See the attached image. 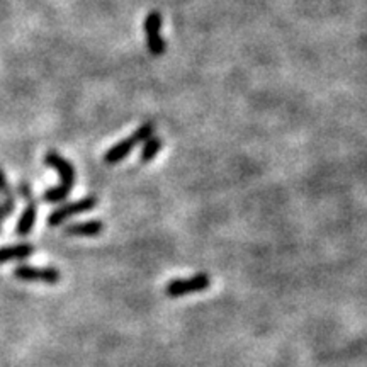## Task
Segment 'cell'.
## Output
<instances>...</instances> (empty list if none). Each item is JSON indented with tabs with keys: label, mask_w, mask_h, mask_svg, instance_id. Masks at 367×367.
Returning a JSON list of instances; mask_svg holds the SVG:
<instances>
[{
	"label": "cell",
	"mask_w": 367,
	"mask_h": 367,
	"mask_svg": "<svg viewBox=\"0 0 367 367\" xmlns=\"http://www.w3.org/2000/svg\"><path fill=\"white\" fill-rule=\"evenodd\" d=\"M0 232H2V223H0Z\"/></svg>",
	"instance_id": "cell-13"
},
{
	"label": "cell",
	"mask_w": 367,
	"mask_h": 367,
	"mask_svg": "<svg viewBox=\"0 0 367 367\" xmlns=\"http://www.w3.org/2000/svg\"><path fill=\"white\" fill-rule=\"evenodd\" d=\"M19 194L26 199V209L22 211L19 221H17L16 232L19 236H28L29 233L32 232L36 223V216H38V201L32 196V189L31 184L26 182V180H21L19 182Z\"/></svg>",
	"instance_id": "cell-4"
},
{
	"label": "cell",
	"mask_w": 367,
	"mask_h": 367,
	"mask_svg": "<svg viewBox=\"0 0 367 367\" xmlns=\"http://www.w3.org/2000/svg\"><path fill=\"white\" fill-rule=\"evenodd\" d=\"M99 199L94 196H87V198L79 199V201H73L68 204H63V206L57 207L53 213L48 216V225L50 226H60L63 221H66L68 218L75 216V214L85 213V211H91L97 206Z\"/></svg>",
	"instance_id": "cell-6"
},
{
	"label": "cell",
	"mask_w": 367,
	"mask_h": 367,
	"mask_svg": "<svg viewBox=\"0 0 367 367\" xmlns=\"http://www.w3.org/2000/svg\"><path fill=\"white\" fill-rule=\"evenodd\" d=\"M65 232L73 236H97L104 232V223L99 220L84 221V223H73L66 226Z\"/></svg>",
	"instance_id": "cell-9"
},
{
	"label": "cell",
	"mask_w": 367,
	"mask_h": 367,
	"mask_svg": "<svg viewBox=\"0 0 367 367\" xmlns=\"http://www.w3.org/2000/svg\"><path fill=\"white\" fill-rule=\"evenodd\" d=\"M0 196L3 198V214H6V218L10 216L16 211V198H14V192L10 191V185L7 182L6 173H3L2 169H0Z\"/></svg>",
	"instance_id": "cell-10"
},
{
	"label": "cell",
	"mask_w": 367,
	"mask_h": 367,
	"mask_svg": "<svg viewBox=\"0 0 367 367\" xmlns=\"http://www.w3.org/2000/svg\"><path fill=\"white\" fill-rule=\"evenodd\" d=\"M153 135H155V122L151 121L144 122V124L140 126L136 131H133L128 138L113 144V147L106 151V155H104V163H107V165H116V163L124 160V158L135 150V147H138L140 143H144Z\"/></svg>",
	"instance_id": "cell-2"
},
{
	"label": "cell",
	"mask_w": 367,
	"mask_h": 367,
	"mask_svg": "<svg viewBox=\"0 0 367 367\" xmlns=\"http://www.w3.org/2000/svg\"><path fill=\"white\" fill-rule=\"evenodd\" d=\"M162 26L163 17L158 10H151V12H148V16L144 17L143 31L144 39H147V48L155 58L162 57L167 51V41L162 35Z\"/></svg>",
	"instance_id": "cell-3"
},
{
	"label": "cell",
	"mask_w": 367,
	"mask_h": 367,
	"mask_svg": "<svg viewBox=\"0 0 367 367\" xmlns=\"http://www.w3.org/2000/svg\"><path fill=\"white\" fill-rule=\"evenodd\" d=\"M14 277H17L19 281H29V283L57 284L62 279V274L55 267L19 265L14 269Z\"/></svg>",
	"instance_id": "cell-7"
},
{
	"label": "cell",
	"mask_w": 367,
	"mask_h": 367,
	"mask_svg": "<svg viewBox=\"0 0 367 367\" xmlns=\"http://www.w3.org/2000/svg\"><path fill=\"white\" fill-rule=\"evenodd\" d=\"M3 220H6V214H3L2 204H0V223H3Z\"/></svg>",
	"instance_id": "cell-12"
},
{
	"label": "cell",
	"mask_w": 367,
	"mask_h": 367,
	"mask_svg": "<svg viewBox=\"0 0 367 367\" xmlns=\"http://www.w3.org/2000/svg\"><path fill=\"white\" fill-rule=\"evenodd\" d=\"M211 285V277L207 274L199 272L185 279H172L165 285V294L169 298H180V296L192 294V292L206 291Z\"/></svg>",
	"instance_id": "cell-5"
},
{
	"label": "cell",
	"mask_w": 367,
	"mask_h": 367,
	"mask_svg": "<svg viewBox=\"0 0 367 367\" xmlns=\"http://www.w3.org/2000/svg\"><path fill=\"white\" fill-rule=\"evenodd\" d=\"M35 245L31 243H17L9 245V247L0 248V264H7L12 261H24L35 254Z\"/></svg>",
	"instance_id": "cell-8"
},
{
	"label": "cell",
	"mask_w": 367,
	"mask_h": 367,
	"mask_svg": "<svg viewBox=\"0 0 367 367\" xmlns=\"http://www.w3.org/2000/svg\"><path fill=\"white\" fill-rule=\"evenodd\" d=\"M44 163H46L50 169L57 170L58 176H60V185L57 187H50L44 191L43 199L46 203H60L63 199H66L72 192L73 184H75V169H73L72 162L66 160L65 157H62L58 151L50 150L44 155Z\"/></svg>",
	"instance_id": "cell-1"
},
{
	"label": "cell",
	"mask_w": 367,
	"mask_h": 367,
	"mask_svg": "<svg viewBox=\"0 0 367 367\" xmlns=\"http://www.w3.org/2000/svg\"><path fill=\"white\" fill-rule=\"evenodd\" d=\"M162 147H163V140L162 138H158L157 135L150 136V138H148L147 142H144V147H143L142 153H140V162L148 163V162L153 160V158L158 155V151L162 150Z\"/></svg>",
	"instance_id": "cell-11"
}]
</instances>
